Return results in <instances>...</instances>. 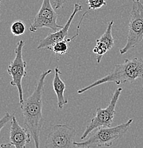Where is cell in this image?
I'll return each mask as SVG.
<instances>
[{
    "instance_id": "obj_1",
    "label": "cell",
    "mask_w": 143,
    "mask_h": 148,
    "mask_svg": "<svg viewBox=\"0 0 143 148\" xmlns=\"http://www.w3.org/2000/svg\"><path fill=\"white\" fill-rule=\"evenodd\" d=\"M51 70L45 71L40 75L34 92L21 105L24 125L34 141L35 147H40V133L46 120L43 117V95L47 76Z\"/></svg>"
},
{
    "instance_id": "obj_4",
    "label": "cell",
    "mask_w": 143,
    "mask_h": 148,
    "mask_svg": "<svg viewBox=\"0 0 143 148\" xmlns=\"http://www.w3.org/2000/svg\"><path fill=\"white\" fill-rule=\"evenodd\" d=\"M143 41V4L138 0H133L130 21L128 24L127 42L122 49H120L123 55L135 48Z\"/></svg>"
},
{
    "instance_id": "obj_8",
    "label": "cell",
    "mask_w": 143,
    "mask_h": 148,
    "mask_svg": "<svg viewBox=\"0 0 143 148\" xmlns=\"http://www.w3.org/2000/svg\"><path fill=\"white\" fill-rule=\"evenodd\" d=\"M55 10L51 0H43L39 10L29 27V32L34 33L42 28H47L54 32L63 28L64 26L59 25L57 23L58 14Z\"/></svg>"
},
{
    "instance_id": "obj_13",
    "label": "cell",
    "mask_w": 143,
    "mask_h": 148,
    "mask_svg": "<svg viewBox=\"0 0 143 148\" xmlns=\"http://www.w3.org/2000/svg\"><path fill=\"white\" fill-rule=\"evenodd\" d=\"M87 14H88V12H86L82 15V16H81V19H80L79 22H78V26H77L76 34L75 35V36L71 37V38H67V39L63 40V41L55 43V44H53L52 46L47 48V49H48V50L49 51H51L53 53H55V54L56 55L64 56V54H66V53L68 52V43H70L72 40L75 39V38L79 35V30H80V28H81V24H82V21L83 20L84 17H85Z\"/></svg>"
},
{
    "instance_id": "obj_10",
    "label": "cell",
    "mask_w": 143,
    "mask_h": 148,
    "mask_svg": "<svg viewBox=\"0 0 143 148\" xmlns=\"http://www.w3.org/2000/svg\"><path fill=\"white\" fill-rule=\"evenodd\" d=\"M82 9L83 7L81 4H78V3L75 4L73 12L70 14V17L68 18V19L67 22L66 23L65 25L63 27V28H61V29L58 30L57 32H54L53 33L49 34L45 38L39 41V43H38L37 49H47V48L54 44L55 43L63 41V40H65L66 36H68V30L70 29V27L71 25V23L73 21V18L76 16L77 14H78V12L82 11Z\"/></svg>"
},
{
    "instance_id": "obj_18",
    "label": "cell",
    "mask_w": 143,
    "mask_h": 148,
    "mask_svg": "<svg viewBox=\"0 0 143 148\" xmlns=\"http://www.w3.org/2000/svg\"><path fill=\"white\" fill-rule=\"evenodd\" d=\"M1 0H0V7H1Z\"/></svg>"
},
{
    "instance_id": "obj_20",
    "label": "cell",
    "mask_w": 143,
    "mask_h": 148,
    "mask_svg": "<svg viewBox=\"0 0 143 148\" xmlns=\"http://www.w3.org/2000/svg\"><path fill=\"white\" fill-rule=\"evenodd\" d=\"M142 88H143V86H142Z\"/></svg>"
},
{
    "instance_id": "obj_12",
    "label": "cell",
    "mask_w": 143,
    "mask_h": 148,
    "mask_svg": "<svg viewBox=\"0 0 143 148\" xmlns=\"http://www.w3.org/2000/svg\"><path fill=\"white\" fill-rule=\"evenodd\" d=\"M61 74V71L58 66L55 68L54 77L53 80V88L57 97V106L58 109H62L65 105L68 103V100L65 97L66 84L60 77Z\"/></svg>"
},
{
    "instance_id": "obj_7",
    "label": "cell",
    "mask_w": 143,
    "mask_h": 148,
    "mask_svg": "<svg viewBox=\"0 0 143 148\" xmlns=\"http://www.w3.org/2000/svg\"><path fill=\"white\" fill-rule=\"evenodd\" d=\"M76 131L66 124L55 125L49 131L44 147L74 148Z\"/></svg>"
},
{
    "instance_id": "obj_3",
    "label": "cell",
    "mask_w": 143,
    "mask_h": 148,
    "mask_svg": "<svg viewBox=\"0 0 143 148\" xmlns=\"http://www.w3.org/2000/svg\"><path fill=\"white\" fill-rule=\"evenodd\" d=\"M133 122V120L129 119L126 123L115 127H99L86 141L75 142V146L78 148L111 147L115 141L127 132Z\"/></svg>"
},
{
    "instance_id": "obj_14",
    "label": "cell",
    "mask_w": 143,
    "mask_h": 148,
    "mask_svg": "<svg viewBox=\"0 0 143 148\" xmlns=\"http://www.w3.org/2000/svg\"><path fill=\"white\" fill-rule=\"evenodd\" d=\"M27 29V27L24 21L17 20L13 22L11 26V33L13 36H19L24 34Z\"/></svg>"
},
{
    "instance_id": "obj_11",
    "label": "cell",
    "mask_w": 143,
    "mask_h": 148,
    "mask_svg": "<svg viewBox=\"0 0 143 148\" xmlns=\"http://www.w3.org/2000/svg\"><path fill=\"white\" fill-rule=\"evenodd\" d=\"M114 21H111L107 23L103 34L96 40V46L93 49V53L96 56L97 63L99 64L102 60L103 56L111 50L113 46H114L115 39L112 35V29H113Z\"/></svg>"
},
{
    "instance_id": "obj_9",
    "label": "cell",
    "mask_w": 143,
    "mask_h": 148,
    "mask_svg": "<svg viewBox=\"0 0 143 148\" xmlns=\"http://www.w3.org/2000/svg\"><path fill=\"white\" fill-rule=\"evenodd\" d=\"M31 135L27 129L24 128L19 125L14 115H12L11 122L10 142L5 144H1V147H11L12 146L16 148H24L31 140Z\"/></svg>"
},
{
    "instance_id": "obj_15",
    "label": "cell",
    "mask_w": 143,
    "mask_h": 148,
    "mask_svg": "<svg viewBox=\"0 0 143 148\" xmlns=\"http://www.w3.org/2000/svg\"><path fill=\"white\" fill-rule=\"evenodd\" d=\"M89 9L97 10L104 6L107 5L105 0H87Z\"/></svg>"
},
{
    "instance_id": "obj_17",
    "label": "cell",
    "mask_w": 143,
    "mask_h": 148,
    "mask_svg": "<svg viewBox=\"0 0 143 148\" xmlns=\"http://www.w3.org/2000/svg\"><path fill=\"white\" fill-rule=\"evenodd\" d=\"M66 2V0H53V7L56 10H58L62 8Z\"/></svg>"
},
{
    "instance_id": "obj_6",
    "label": "cell",
    "mask_w": 143,
    "mask_h": 148,
    "mask_svg": "<svg viewBox=\"0 0 143 148\" xmlns=\"http://www.w3.org/2000/svg\"><path fill=\"white\" fill-rule=\"evenodd\" d=\"M24 45H25V41L23 40L18 41L14 49L15 57L7 69V73L12 77L10 85L17 88L19 103L21 105L24 101L22 80L27 75L26 71L27 66V61H24L23 58V49Z\"/></svg>"
},
{
    "instance_id": "obj_19",
    "label": "cell",
    "mask_w": 143,
    "mask_h": 148,
    "mask_svg": "<svg viewBox=\"0 0 143 148\" xmlns=\"http://www.w3.org/2000/svg\"><path fill=\"white\" fill-rule=\"evenodd\" d=\"M138 1H140V0H138Z\"/></svg>"
},
{
    "instance_id": "obj_2",
    "label": "cell",
    "mask_w": 143,
    "mask_h": 148,
    "mask_svg": "<svg viewBox=\"0 0 143 148\" xmlns=\"http://www.w3.org/2000/svg\"><path fill=\"white\" fill-rule=\"evenodd\" d=\"M138 78H143V59L135 57L133 59H125L122 64H116L113 71L91 84L79 89L77 92L82 94L103 83L112 82L120 85L133 83Z\"/></svg>"
},
{
    "instance_id": "obj_5",
    "label": "cell",
    "mask_w": 143,
    "mask_h": 148,
    "mask_svg": "<svg viewBox=\"0 0 143 148\" xmlns=\"http://www.w3.org/2000/svg\"><path fill=\"white\" fill-rule=\"evenodd\" d=\"M122 88L119 87L115 90L113 95L111 97L110 103L108 106L105 108H97L95 111V116L90 120V123L86 127V128L81 136V140H84L88 136L90 133L93 132L95 129L102 127H111L112 123L116 111L117 103L119 100L120 94L122 92Z\"/></svg>"
},
{
    "instance_id": "obj_16",
    "label": "cell",
    "mask_w": 143,
    "mask_h": 148,
    "mask_svg": "<svg viewBox=\"0 0 143 148\" xmlns=\"http://www.w3.org/2000/svg\"><path fill=\"white\" fill-rule=\"evenodd\" d=\"M12 115H11L10 113H9V112H6L5 115L0 119V134H1V130L4 128V126H6V125H7L10 120H12Z\"/></svg>"
}]
</instances>
